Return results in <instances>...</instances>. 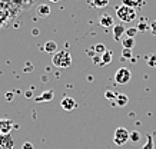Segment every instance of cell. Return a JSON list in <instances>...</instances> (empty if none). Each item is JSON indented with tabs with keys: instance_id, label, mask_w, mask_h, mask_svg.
<instances>
[{
	"instance_id": "obj_1",
	"label": "cell",
	"mask_w": 156,
	"mask_h": 149,
	"mask_svg": "<svg viewBox=\"0 0 156 149\" xmlns=\"http://www.w3.org/2000/svg\"><path fill=\"white\" fill-rule=\"evenodd\" d=\"M52 62L59 69H67L72 66V56L67 50H59L53 55Z\"/></svg>"
},
{
	"instance_id": "obj_2",
	"label": "cell",
	"mask_w": 156,
	"mask_h": 149,
	"mask_svg": "<svg viewBox=\"0 0 156 149\" xmlns=\"http://www.w3.org/2000/svg\"><path fill=\"white\" fill-rule=\"evenodd\" d=\"M116 16H118L119 19H120V22H123V23H130V22H133V20L136 19V9H133V7H129V6H118L116 7Z\"/></svg>"
},
{
	"instance_id": "obj_3",
	"label": "cell",
	"mask_w": 156,
	"mask_h": 149,
	"mask_svg": "<svg viewBox=\"0 0 156 149\" xmlns=\"http://www.w3.org/2000/svg\"><path fill=\"white\" fill-rule=\"evenodd\" d=\"M129 136H130V132H129L126 128L120 126V128H118V129L115 130V133H113V142L118 145V146H123V145H125L129 140Z\"/></svg>"
},
{
	"instance_id": "obj_4",
	"label": "cell",
	"mask_w": 156,
	"mask_h": 149,
	"mask_svg": "<svg viewBox=\"0 0 156 149\" xmlns=\"http://www.w3.org/2000/svg\"><path fill=\"white\" fill-rule=\"evenodd\" d=\"M130 79H132V73L128 67H120L115 73V82L118 85H126L130 82Z\"/></svg>"
},
{
	"instance_id": "obj_5",
	"label": "cell",
	"mask_w": 156,
	"mask_h": 149,
	"mask_svg": "<svg viewBox=\"0 0 156 149\" xmlns=\"http://www.w3.org/2000/svg\"><path fill=\"white\" fill-rule=\"evenodd\" d=\"M14 129V122L7 118L0 119V135H9L10 130Z\"/></svg>"
},
{
	"instance_id": "obj_6",
	"label": "cell",
	"mask_w": 156,
	"mask_h": 149,
	"mask_svg": "<svg viewBox=\"0 0 156 149\" xmlns=\"http://www.w3.org/2000/svg\"><path fill=\"white\" fill-rule=\"evenodd\" d=\"M14 140L12 135H0V149H13Z\"/></svg>"
},
{
	"instance_id": "obj_7",
	"label": "cell",
	"mask_w": 156,
	"mask_h": 149,
	"mask_svg": "<svg viewBox=\"0 0 156 149\" xmlns=\"http://www.w3.org/2000/svg\"><path fill=\"white\" fill-rule=\"evenodd\" d=\"M125 33H126V29H125L123 23H118L113 26V39L116 42H120L123 39V34Z\"/></svg>"
},
{
	"instance_id": "obj_8",
	"label": "cell",
	"mask_w": 156,
	"mask_h": 149,
	"mask_svg": "<svg viewBox=\"0 0 156 149\" xmlns=\"http://www.w3.org/2000/svg\"><path fill=\"white\" fill-rule=\"evenodd\" d=\"M60 106L65 109V111H73L76 106H77V103H76V101L73 99V98L66 96V98H63V99H62Z\"/></svg>"
},
{
	"instance_id": "obj_9",
	"label": "cell",
	"mask_w": 156,
	"mask_h": 149,
	"mask_svg": "<svg viewBox=\"0 0 156 149\" xmlns=\"http://www.w3.org/2000/svg\"><path fill=\"white\" fill-rule=\"evenodd\" d=\"M53 98H55V92L49 89V90H44V92H43L42 95H40V96H37L36 99H34V101L37 102V103H40V102H52Z\"/></svg>"
},
{
	"instance_id": "obj_10",
	"label": "cell",
	"mask_w": 156,
	"mask_h": 149,
	"mask_svg": "<svg viewBox=\"0 0 156 149\" xmlns=\"http://www.w3.org/2000/svg\"><path fill=\"white\" fill-rule=\"evenodd\" d=\"M99 23H100V26H103V27H113L115 20L110 15H102L99 19Z\"/></svg>"
},
{
	"instance_id": "obj_11",
	"label": "cell",
	"mask_w": 156,
	"mask_h": 149,
	"mask_svg": "<svg viewBox=\"0 0 156 149\" xmlns=\"http://www.w3.org/2000/svg\"><path fill=\"white\" fill-rule=\"evenodd\" d=\"M43 50L46 53H49V55H55L57 52V43L55 40H48L44 43V46H43Z\"/></svg>"
},
{
	"instance_id": "obj_12",
	"label": "cell",
	"mask_w": 156,
	"mask_h": 149,
	"mask_svg": "<svg viewBox=\"0 0 156 149\" xmlns=\"http://www.w3.org/2000/svg\"><path fill=\"white\" fill-rule=\"evenodd\" d=\"M120 43H122L123 49H130V50H132V49L136 46L135 39H133V37H128V36H125V37L120 40Z\"/></svg>"
},
{
	"instance_id": "obj_13",
	"label": "cell",
	"mask_w": 156,
	"mask_h": 149,
	"mask_svg": "<svg viewBox=\"0 0 156 149\" xmlns=\"http://www.w3.org/2000/svg\"><path fill=\"white\" fill-rule=\"evenodd\" d=\"M36 13H37L40 17H46V16L50 15V6H48V5H40V6H37Z\"/></svg>"
},
{
	"instance_id": "obj_14",
	"label": "cell",
	"mask_w": 156,
	"mask_h": 149,
	"mask_svg": "<svg viewBox=\"0 0 156 149\" xmlns=\"http://www.w3.org/2000/svg\"><path fill=\"white\" fill-rule=\"evenodd\" d=\"M115 103L118 106H120V108H125V106L129 103V98L126 96L125 93H118V98H116Z\"/></svg>"
},
{
	"instance_id": "obj_15",
	"label": "cell",
	"mask_w": 156,
	"mask_h": 149,
	"mask_svg": "<svg viewBox=\"0 0 156 149\" xmlns=\"http://www.w3.org/2000/svg\"><path fill=\"white\" fill-rule=\"evenodd\" d=\"M102 58V66H105V65H109V63L112 62V58H113V52L112 50H106V52L100 56Z\"/></svg>"
},
{
	"instance_id": "obj_16",
	"label": "cell",
	"mask_w": 156,
	"mask_h": 149,
	"mask_svg": "<svg viewBox=\"0 0 156 149\" xmlns=\"http://www.w3.org/2000/svg\"><path fill=\"white\" fill-rule=\"evenodd\" d=\"M123 5L136 9V7H139V6H142V2H140V0H123Z\"/></svg>"
},
{
	"instance_id": "obj_17",
	"label": "cell",
	"mask_w": 156,
	"mask_h": 149,
	"mask_svg": "<svg viewBox=\"0 0 156 149\" xmlns=\"http://www.w3.org/2000/svg\"><path fill=\"white\" fill-rule=\"evenodd\" d=\"M146 65L149 67H156V55H147L146 56Z\"/></svg>"
},
{
	"instance_id": "obj_18",
	"label": "cell",
	"mask_w": 156,
	"mask_h": 149,
	"mask_svg": "<svg viewBox=\"0 0 156 149\" xmlns=\"http://www.w3.org/2000/svg\"><path fill=\"white\" fill-rule=\"evenodd\" d=\"M93 49H95L96 55H100V56H102V55H103V53L106 52V50H108V49H106V46H105L103 43H98V44H95V46H93Z\"/></svg>"
},
{
	"instance_id": "obj_19",
	"label": "cell",
	"mask_w": 156,
	"mask_h": 149,
	"mask_svg": "<svg viewBox=\"0 0 156 149\" xmlns=\"http://www.w3.org/2000/svg\"><path fill=\"white\" fill-rule=\"evenodd\" d=\"M142 149H155V144H153L152 135H147V140H146V144L142 146Z\"/></svg>"
},
{
	"instance_id": "obj_20",
	"label": "cell",
	"mask_w": 156,
	"mask_h": 149,
	"mask_svg": "<svg viewBox=\"0 0 156 149\" xmlns=\"http://www.w3.org/2000/svg\"><path fill=\"white\" fill-rule=\"evenodd\" d=\"M110 0H93V6H96L98 9H103L109 5Z\"/></svg>"
},
{
	"instance_id": "obj_21",
	"label": "cell",
	"mask_w": 156,
	"mask_h": 149,
	"mask_svg": "<svg viewBox=\"0 0 156 149\" xmlns=\"http://www.w3.org/2000/svg\"><path fill=\"white\" fill-rule=\"evenodd\" d=\"M129 140H132L133 144H136V142H139V140H140V133H139L137 130H133V132H130Z\"/></svg>"
},
{
	"instance_id": "obj_22",
	"label": "cell",
	"mask_w": 156,
	"mask_h": 149,
	"mask_svg": "<svg viewBox=\"0 0 156 149\" xmlns=\"http://www.w3.org/2000/svg\"><path fill=\"white\" fill-rule=\"evenodd\" d=\"M105 98L106 99H109V101H116V98H118V93L116 92H113V90H106L105 92Z\"/></svg>"
},
{
	"instance_id": "obj_23",
	"label": "cell",
	"mask_w": 156,
	"mask_h": 149,
	"mask_svg": "<svg viewBox=\"0 0 156 149\" xmlns=\"http://www.w3.org/2000/svg\"><path fill=\"white\" fill-rule=\"evenodd\" d=\"M137 27H129V29H126V33H125V36H128V37H133L135 39V36L137 34Z\"/></svg>"
},
{
	"instance_id": "obj_24",
	"label": "cell",
	"mask_w": 156,
	"mask_h": 149,
	"mask_svg": "<svg viewBox=\"0 0 156 149\" xmlns=\"http://www.w3.org/2000/svg\"><path fill=\"white\" fill-rule=\"evenodd\" d=\"M122 56L123 59H126V60H132V50L130 49H123L122 50Z\"/></svg>"
},
{
	"instance_id": "obj_25",
	"label": "cell",
	"mask_w": 156,
	"mask_h": 149,
	"mask_svg": "<svg viewBox=\"0 0 156 149\" xmlns=\"http://www.w3.org/2000/svg\"><path fill=\"white\" fill-rule=\"evenodd\" d=\"M137 30H139V32H140V30H151V24L147 26V24H145V23L142 22V23L137 24Z\"/></svg>"
},
{
	"instance_id": "obj_26",
	"label": "cell",
	"mask_w": 156,
	"mask_h": 149,
	"mask_svg": "<svg viewBox=\"0 0 156 149\" xmlns=\"http://www.w3.org/2000/svg\"><path fill=\"white\" fill-rule=\"evenodd\" d=\"M22 149H34V146L32 142H24V144L22 145Z\"/></svg>"
},
{
	"instance_id": "obj_27",
	"label": "cell",
	"mask_w": 156,
	"mask_h": 149,
	"mask_svg": "<svg viewBox=\"0 0 156 149\" xmlns=\"http://www.w3.org/2000/svg\"><path fill=\"white\" fill-rule=\"evenodd\" d=\"M151 33L156 36V20H153V22L151 23Z\"/></svg>"
},
{
	"instance_id": "obj_28",
	"label": "cell",
	"mask_w": 156,
	"mask_h": 149,
	"mask_svg": "<svg viewBox=\"0 0 156 149\" xmlns=\"http://www.w3.org/2000/svg\"><path fill=\"white\" fill-rule=\"evenodd\" d=\"M32 34H33L34 37H37V36H39V29H37V27H34V29L32 30Z\"/></svg>"
},
{
	"instance_id": "obj_29",
	"label": "cell",
	"mask_w": 156,
	"mask_h": 149,
	"mask_svg": "<svg viewBox=\"0 0 156 149\" xmlns=\"http://www.w3.org/2000/svg\"><path fill=\"white\" fill-rule=\"evenodd\" d=\"M6 98H7L9 101H12V99H13V95H12V93H6Z\"/></svg>"
},
{
	"instance_id": "obj_30",
	"label": "cell",
	"mask_w": 156,
	"mask_h": 149,
	"mask_svg": "<svg viewBox=\"0 0 156 149\" xmlns=\"http://www.w3.org/2000/svg\"><path fill=\"white\" fill-rule=\"evenodd\" d=\"M50 2H53V3H57V2H60V0H50Z\"/></svg>"
}]
</instances>
